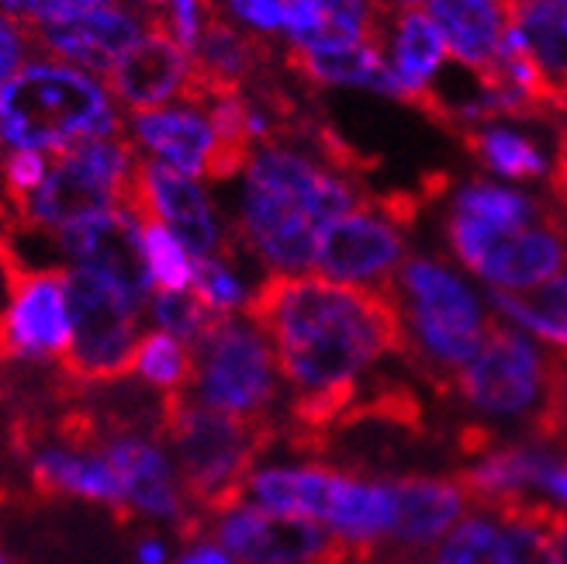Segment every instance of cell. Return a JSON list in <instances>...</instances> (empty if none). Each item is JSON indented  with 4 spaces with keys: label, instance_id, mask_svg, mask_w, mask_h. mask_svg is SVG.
I'll return each mask as SVG.
<instances>
[{
    "label": "cell",
    "instance_id": "1",
    "mask_svg": "<svg viewBox=\"0 0 567 564\" xmlns=\"http://www.w3.org/2000/svg\"><path fill=\"white\" fill-rule=\"evenodd\" d=\"M291 388V447L322 454L329 433L360 394V378L388 353H402V312L388 288L336 285L326 277L267 274L246 301Z\"/></svg>",
    "mask_w": 567,
    "mask_h": 564
},
{
    "label": "cell",
    "instance_id": "2",
    "mask_svg": "<svg viewBox=\"0 0 567 564\" xmlns=\"http://www.w3.org/2000/svg\"><path fill=\"white\" fill-rule=\"evenodd\" d=\"M357 205L363 202L350 174L295 143L270 139L243 166L233 236L270 274H301L316 264L326 225Z\"/></svg>",
    "mask_w": 567,
    "mask_h": 564
},
{
    "label": "cell",
    "instance_id": "3",
    "mask_svg": "<svg viewBox=\"0 0 567 564\" xmlns=\"http://www.w3.org/2000/svg\"><path fill=\"white\" fill-rule=\"evenodd\" d=\"M280 419H236L194 402L187 391L166 394L159 443L169 447L181 492L190 510L212 523L246 495L257 461L280 437Z\"/></svg>",
    "mask_w": 567,
    "mask_h": 564
},
{
    "label": "cell",
    "instance_id": "4",
    "mask_svg": "<svg viewBox=\"0 0 567 564\" xmlns=\"http://www.w3.org/2000/svg\"><path fill=\"white\" fill-rule=\"evenodd\" d=\"M122 129L125 119L107 83L52 55H32L0 91V146L8 150L66 153Z\"/></svg>",
    "mask_w": 567,
    "mask_h": 564
},
{
    "label": "cell",
    "instance_id": "5",
    "mask_svg": "<svg viewBox=\"0 0 567 564\" xmlns=\"http://www.w3.org/2000/svg\"><path fill=\"white\" fill-rule=\"evenodd\" d=\"M402 312V360L450 399L453 378L477 353L492 316L467 280L440 257H409L391 280Z\"/></svg>",
    "mask_w": 567,
    "mask_h": 564
},
{
    "label": "cell",
    "instance_id": "6",
    "mask_svg": "<svg viewBox=\"0 0 567 564\" xmlns=\"http://www.w3.org/2000/svg\"><path fill=\"white\" fill-rule=\"evenodd\" d=\"M246 495L274 513L305 516L353 544H384L394 526L388 478H363L332 464H280L249 474Z\"/></svg>",
    "mask_w": 567,
    "mask_h": 564
},
{
    "label": "cell",
    "instance_id": "7",
    "mask_svg": "<svg viewBox=\"0 0 567 564\" xmlns=\"http://www.w3.org/2000/svg\"><path fill=\"white\" fill-rule=\"evenodd\" d=\"M187 394L236 419H277L280 368L264 329L246 316H221L190 347Z\"/></svg>",
    "mask_w": 567,
    "mask_h": 564
},
{
    "label": "cell",
    "instance_id": "8",
    "mask_svg": "<svg viewBox=\"0 0 567 564\" xmlns=\"http://www.w3.org/2000/svg\"><path fill=\"white\" fill-rule=\"evenodd\" d=\"M135 150L125 135L91 139L55 153L45 181L18 205V222L28 229L63 233L70 225L111 212L125 202L135 174Z\"/></svg>",
    "mask_w": 567,
    "mask_h": 564
},
{
    "label": "cell",
    "instance_id": "9",
    "mask_svg": "<svg viewBox=\"0 0 567 564\" xmlns=\"http://www.w3.org/2000/svg\"><path fill=\"white\" fill-rule=\"evenodd\" d=\"M70 347L55 363L76 388L118 384L132 375V357L142 340L138 308L94 270H66Z\"/></svg>",
    "mask_w": 567,
    "mask_h": 564
},
{
    "label": "cell",
    "instance_id": "10",
    "mask_svg": "<svg viewBox=\"0 0 567 564\" xmlns=\"http://www.w3.org/2000/svg\"><path fill=\"white\" fill-rule=\"evenodd\" d=\"M446 243L471 274L492 291H529L564 274L567 218L550 205L544 218L513 229H492L457 215H446Z\"/></svg>",
    "mask_w": 567,
    "mask_h": 564
},
{
    "label": "cell",
    "instance_id": "11",
    "mask_svg": "<svg viewBox=\"0 0 567 564\" xmlns=\"http://www.w3.org/2000/svg\"><path fill=\"white\" fill-rule=\"evenodd\" d=\"M550 350H540L526 332L492 316L477 353L453 378L450 399L477 409L488 419H523L540 412L547 399Z\"/></svg>",
    "mask_w": 567,
    "mask_h": 564
},
{
    "label": "cell",
    "instance_id": "12",
    "mask_svg": "<svg viewBox=\"0 0 567 564\" xmlns=\"http://www.w3.org/2000/svg\"><path fill=\"white\" fill-rule=\"evenodd\" d=\"M208 537L246 564H374L381 544H353L316 520L233 505L208 523Z\"/></svg>",
    "mask_w": 567,
    "mask_h": 564
},
{
    "label": "cell",
    "instance_id": "13",
    "mask_svg": "<svg viewBox=\"0 0 567 564\" xmlns=\"http://www.w3.org/2000/svg\"><path fill=\"white\" fill-rule=\"evenodd\" d=\"M0 270L8 280V305L0 312V368L18 360H55L70 347L66 267H28L0 239Z\"/></svg>",
    "mask_w": 567,
    "mask_h": 564
},
{
    "label": "cell",
    "instance_id": "14",
    "mask_svg": "<svg viewBox=\"0 0 567 564\" xmlns=\"http://www.w3.org/2000/svg\"><path fill=\"white\" fill-rule=\"evenodd\" d=\"M138 222H159L169 236H177V243L197 260L208 257H233V233L225 229L212 197L202 181H194L187 174L169 171V166L138 156L132 187L122 202Z\"/></svg>",
    "mask_w": 567,
    "mask_h": 564
},
{
    "label": "cell",
    "instance_id": "15",
    "mask_svg": "<svg viewBox=\"0 0 567 564\" xmlns=\"http://www.w3.org/2000/svg\"><path fill=\"white\" fill-rule=\"evenodd\" d=\"M409 260V229L394 222L378 202L357 205L339 215L316 249V264L326 280L357 288H388L399 267Z\"/></svg>",
    "mask_w": 567,
    "mask_h": 564
},
{
    "label": "cell",
    "instance_id": "16",
    "mask_svg": "<svg viewBox=\"0 0 567 564\" xmlns=\"http://www.w3.org/2000/svg\"><path fill=\"white\" fill-rule=\"evenodd\" d=\"M55 243L83 270L101 274L135 308L150 301L153 277L146 267V253H142V222L125 205L55 233Z\"/></svg>",
    "mask_w": 567,
    "mask_h": 564
},
{
    "label": "cell",
    "instance_id": "17",
    "mask_svg": "<svg viewBox=\"0 0 567 564\" xmlns=\"http://www.w3.org/2000/svg\"><path fill=\"white\" fill-rule=\"evenodd\" d=\"M150 18L142 14L128 0H115L94 11H83L76 18L35 24L32 39L42 52H49L52 60L70 63L83 73L107 76L115 70L122 55L150 32Z\"/></svg>",
    "mask_w": 567,
    "mask_h": 564
},
{
    "label": "cell",
    "instance_id": "18",
    "mask_svg": "<svg viewBox=\"0 0 567 564\" xmlns=\"http://www.w3.org/2000/svg\"><path fill=\"white\" fill-rule=\"evenodd\" d=\"M125 132L132 150H142L146 160H156L194 181L212 177L218 156V132L205 98H184L166 107L132 111L125 119Z\"/></svg>",
    "mask_w": 567,
    "mask_h": 564
},
{
    "label": "cell",
    "instance_id": "19",
    "mask_svg": "<svg viewBox=\"0 0 567 564\" xmlns=\"http://www.w3.org/2000/svg\"><path fill=\"white\" fill-rule=\"evenodd\" d=\"M104 83L118 107H128V115L194 98L202 88L194 55L169 39L163 28H150L104 76Z\"/></svg>",
    "mask_w": 567,
    "mask_h": 564
},
{
    "label": "cell",
    "instance_id": "20",
    "mask_svg": "<svg viewBox=\"0 0 567 564\" xmlns=\"http://www.w3.org/2000/svg\"><path fill=\"white\" fill-rule=\"evenodd\" d=\"M394 492V526L388 547L399 554H425L467 513V495L453 478L440 474H399L388 478Z\"/></svg>",
    "mask_w": 567,
    "mask_h": 564
},
{
    "label": "cell",
    "instance_id": "21",
    "mask_svg": "<svg viewBox=\"0 0 567 564\" xmlns=\"http://www.w3.org/2000/svg\"><path fill=\"white\" fill-rule=\"evenodd\" d=\"M436 24L446 55L477 73L481 88H498V52L505 39L502 0H415Z\"/></svg>",
    "mask_w": 567,
    "mask_h": 564
},
{
    "label": "cell",
    "instance_id": "22",
    "mask_svg": "<svg viewBox=\"0 0 567 564\" xmlns=\"http://www.w3.org/2000/svg\"><path fill=\"white\" fill-rule=\"evenodd\" d=\"M505 28L540 73L554 115H567V8L547 0H502Z\"/></svg>",
    "mask_w": 567,
    "mask_h": 564
},
{
    "label": "cell",
    "instance_id": "23",
    "mask_svg": "<svg viewBox=\"0 0 567 564\" xmlns=\"http://www.w3.org/2000/svg\"><path fill=\"white\" fill-rule=\"evenodd\" d=\"M291 52H332L378 39L374 0H284Z\"/></svg>",
    "mask_w": 567,
    "mask_h": 564
},
{
    "label": "cell",
    "instance_id": "24",
    "mask_svg": "<svg viewBox=\"0 0 567 564\" xmlns=\"http://www.w3.org/2000/svg\"><path fill=\"white\" fill-rule=\"evenodd\" d=\"M291 63L308 80L329 83V88H367L394 101H405L402 83L394 80V73L384 63L381 42H360L332 52H291Z\"/></svg>",
    "mask_w": 567,
    "mask_h": 564
},
{
    "label": "cell",
    "instance_id": "25",
    "mask_svg": "<svg viewBox=\"0 0 567 564\" xmlns=\"http://www.w3.org/2000/svg\"><path fill=\"white\" fill-rule=\"evenodd\" d=\"M488 301L505 319L567 357V270L529 291H488Z\"/></svg>",
    "mask_w": 567,
    "mask_h": 564
},
{
    "label": "cell",
    "instance_id": "26",
    "mask_svg": "<svg viewBox=\"0 0 567 564\" xmlns=\"http://www.w3.org/2000/svg\"><path fill=\"white\" fill-rule=\"evenodd\" d=\"M457 139L481 166H488V171L498 174V177L540 181V177L550 174L547 153L523 132L498 129V125H467V129L457 132Z\"/></svg>",
    "mask_w": 567,
    "mask_h": 564
},
{
    "label": "cell",
    "instance_id": "27",
    "mask_svg": "<svg viewBox=\"0 0 567 564\" xmlns=\"http://www.w3.org/2000/svg\"><path fill=\"white\" fill-rule=\"evenodd\" d=\"M190 55L205 91H239V83L249 80L252 70H257L260 49L239 28L212 21Z\"/></svg>",
    "mask_w": 567,
    "mask_h": 564
},
{
    "label": "cell",
    "instance_id": "28",
    "mask_svg": "<svg viewBox=\"0 0 567 564\" xmlns=\"http://www.w3.org/2000/svg\"><path fill=\"white\" fill-rule=\"evenodd\" d=\"M190 375H194L190 347H184L163 329L142 332L132 357V378H138L156 394H177L190 388Z\"/></svg>",
    "mask_w": 567,
    "mask_h": 564
},
{
    "label": "cell",
    "instance_id": "29",
    "mask_svg": "<svg viewBox=\"0 0 567 564\" xmlns=\"http://www.w3.org/2000/svg\"><path fill=\"white\" fill-rule=\"evenodd\" d=\"M440 564H519V557L513 554L502 520L474 513L446 533L440 547Z\"/></svg>",
    "mask_w": 567,
    "mask_h": 564
},
{
    "label": "cell",
    "instance_id": "30",
    "mask_svg": "<svg viewBox=\"0 0 567 564\" xmlns=\"http://www.w3.org/2000/svg\"><path fill=\"white\" fill-rule=\"evenodd\" d=\"M142 253H146L150 277L159 285V291H169V295L190 291V285H194L190 253L177 243V236H169L153 218L142 222Z\"/></svg>",
    "mask_w": 567,
    "mask_h": 564
},
{
    "label": "cell",
    "instance_id": "31",
    "mask_svg": "<svg viewBox=\"0 0 567 564\" xmlns=\"http://www.w3.org/2000/svg\"><path fill=\"white\" fill-rule=\"evenodd\" d=\"M150 312H153V322L163 332L174 336V340H181L184 347H194L215 326V319H221V316H212L190 291H184V295H169V291L150 295Z\"/></svg>",
    "mask_w": 567,
    "mask_h": 564
},
{
    "label": "cell",
    "instance_id": "32",
    "mask_svg": "<svg viewBox=\"0 0 567 564\" xmlns=\"http://www.w3.org/2000/svg\"><path fill=\"white\" fill-rule=\"evenodd\" d=\"M190 295L202 301L212 316H233L236 308H246V301H249V291L239 280V274L221 257H208V260L194 264Z\"/></svg>",
    "mask_w": 567,
    "mask_h": 564
},
{
    "label": "cell",
    "instance_id": "33",
    "mask_svg": "<svg viewBox=\"0 0 567 564\" xmlns=\"http://www.w3.org/2000/svg\"><path fill=\"white\" fill-rule=\"evenodd\" d=\"M45 174H49V160L42 153L8 150V156L0 160V191H4L8 205L18 212V205L45 181Z\"/></svg>",
    "mask_w": 567,
    "mask_h": 564
},
{
    "label": "cell",
    "instance_id": "34",
    "mask_svg": "<svg viewBox=\"0 0 567 564\" xmlns=\"http://www.w3.org/2000/svg\"><path fill=\"white\" fill-rule=\"evenodd\" d=\"M104 4H115V0H0V14L35 28V24H49V21L76 18L83 11H94Z\"/></svg>",
    "mask_w": 567,
    "mask_h": 564
},
{
    "label": "cell",
    "instance_id": "35",
    "mask_svg": "<svg viewBox=\"0 0 567 564\" xmlns=\"http://www.w3.org/2000/svg\"><path fill=\"white\" fill-rule=\"evenodd\" d=\"M166 24L163 32L174 39L177 45H184L187 52H194V45L202 42L208 21V8L205 0H166Z\"/></svg>",
    "mask_w": 567,
    "mask_h": 564
},
{
    "label": "cell",
    "instance_id": "36",
    "mask_svg": "<svg viewBox=\"0 0 567 564\" xmlns=\"http://www.w3.org/2000/svg\"><path fill=\"white\" fill-rule=\"evenodd\" d=\"M35 39L28 32V24L0 14V91L18 76V70L32 60Z\"/></svg>",
    "mask_w": 567,
    "mask_h": 564
},
{
    "label": "cell",
    "instance_id": "37",
    "mask_svg": "<svg viewBox=\"0 0 567 564\" xmlns=\"http://www.w3.org/2000/svg\"><path fill=\"white\" fill-rule=\"evenodd\" d=\"M225 14L252 35L284 32V0H221Z\"/></svg>",
    "mask_w": 567,
    "mask_h": 564
},
{
    "label": "cell",
    "instance_id": "38",
    "mask_svg": "<svg viewBox=\"0 0 567 564\" xmlns=\"http://www.w3.org/2000/svg\"><path fill=\"white\" fill-rule=\"evenodd\" d=\"M550 194L567 212V125L557 135V153H554V166H550Z\"/></svg>",
    "mask_w": 567,
    "mask_h": 564
},
{
    "label": "cell",
    "instance_id": "39",
    "mask_svg": "<svg viewBox=\"0 0 567 564\" xmlns=\"http://www.w3.org/2000/svg\"><path fill=\"white\" fill-rule=\"evenodd\" d=\"M177 564H233V557L225 554L218 544H212L208 537L205 541H194L184 547V554L177 557Z\"/></svg>",
    "mask_w": 567,
    "mask_h": 564
},
{
    "label": "cell",
    "instance_id": "40",
    "mask_svg": "<svg viewBox=\"0 0 567 564\" xmlns=\"http://www.w3.org/2000/svg\"><path fill=\"white\" fill-rule=\"evenodd\" d=\"M135 557H138V564H166L169 547L159 537H142L138 547H135Z\"/></svg>",
    "mask_w": 567,
    "mask_h": 564
},
{
    "label": "cell",
    "instance_id": "41",
    "mask_svg": "<svg viewBox=\"0 0 567 564\" xmlns=\"http://www.w3.org/2000/svg\"><path fill=\"white\" fill-rule=\"evenodd\" d=\"M550 541H554V547H557V561L567 564V510L557 513V520H554V526H550Z\"/></svg>",
    "mask_w": 567,
    "mask_h": 564
},
{
    "label": "cell",
    "instance_id": "42",
    "mask_svg": "<svg viewBox=\"0 0 567 564\" xmlns=\"http://www.w3.org/2000/svg\"><path fill=\"white\" fill-rule=\"evenodd\" d=\"M547 4H564L567 8V0H547Z\"/></svg>",
    "mask_w": 567,
    "mask_h": 564
},
{
    "label": "cell",
    "instance_id": "43",
    "mask_svg": "<svg viewBox=\"0 0 567 564\" xmlns=\"http://www.w3.org/2000/svg\"><path fill=\"white\" fill-rule=\"evenodd\" d=\"M146 4H166V0H146Z\"/></svg>",
    "mask_w": 567,
    "mask_h": 564
},
{
    "label": "cell",
    "instance_id": "44",
    "mask_svg": "<svg viewBox=\"0 0 567 564\" xmlns=\"http://www.w3.org/2000/svg\"><path fill=\"white\" fill-rule=\"evenodd\" d=\"M378 557H381V554H378Z\"/></svg>",
    "mask_w": 567,
    "mask_h": 564
}]
</instances>
